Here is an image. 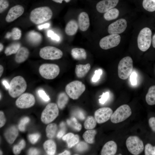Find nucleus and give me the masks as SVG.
Listing matches in <instances>:
<instances>
[{
    "mask_svg": "<svg viewBox=\"0 0 155 155\" xmlns=\"http://www.w3.org/2000/svg\"><path fill=\"white\" fill-rule=\"evenodd\" d=\"M52 16V11L49 7H41L35 8L31 11L30 19L33 23L38 24L49 20Z\"/></svg>",
    "mask_w": 155,
    "mask_h": 155,
    "instance_id": "f257e3e1",
    "label": "nucleus"
},
{
    "mask_svg": "<svg viewBox=\"0 0 155 155\" xmlns=\"http://www.w3.org/2000/svg\"><path fill=\"white\" fill-rule=\"evenodd\" d=\"M27 86L26 82L23 77L19 75L16 76L10 82L8 89L9 94L11 97L16 98L25 91Z\"/></svg>",
    "mask_w": 155,
    "mask_h": 155,
    "instance_id": "f03ea898",
    "label": "nucleus"
},
{
    "mask_svg": "<svg viewBox=\"0 0 155 155\" xmlns=\"http://www.w3.org/2000/svg\"><path fill=\"white\" fill-rule=\"evenodd\" d=\"M85 89V85L81 82L78 80L70 82L65 87V91L67 95L73 100L78 99Z\"/></svg>",
    "mask_w": 155,
    "mask_h": 155,
    "instance_id": "7ed1b4c3",
    "label": "nucleus"
},
{
    "mask_svg": "<svg viewBox=\"0 0 155 155\" xmlns=\"http://www.w3.org/2000/svg\"><path fill=\"white\" fill-rule=\"evenodd\" d=\"M133 61L129 56L125 57L119 61L118 67L119 77L121 79H127L132 72Z\"/></svg>",
    "mask_w": 155,
    "mask_h": 155,
    "instance_id": "20e7f679",
    "label": "nucleus"
},
{
    "mask_svg": "<svg viewBox=\"0 0 155 155\" xmlns=\"http://www.w3.org/2000/svg\"><path fill=\"white\" fill-rule=\"evenodd\" d=\"M152 33L150 29L145 27L140 31L137 38V45L141 51H145L150 46Z\"/></svg>",
    "mask_w": 155,
    "mask_h": 155,
    "instance_id": "39448f33",
    "label": "nucleus"
},
{
    "mask_svg": "<svg viewBox=\"0 0 155 155\" xmlns=\"http://www.w3.org/2000/svg\"><path fill=\"white\" fill-rule=\"evenodd\" d=\"M59 111L57 105L54 103L48 104L42 111L41 117L42 121L45 124H49L58 116Z\"/></svg>",
    "mask_w": 155,
    "mask_h": 155,
    "instance_id": "423d86ee",
    "label": "nucleus"
},
{
    "mask_svg": "<svg viewBox=\"0 0 155 155\" xmlns=\"http://www.w3.org/2000/svg\"><path fill=\"white\" fill-rule=\"evenodd\" d=\"M126 145L129 152L134 155L140 154L144 148L142 141L137 136L129 137L126 140Z\"/></svg>",
    "mask_w": 155,
    "mask_h": 155,
    "instance_id": "0eeeda50",
    "label": "nucleus"
},
{
    "mask_svg": "<svg viewBox=\"0 0 155 155\" xmlns=\"http://www.w3.org/2000/svg\"><path fill=\"white\" fill-rule=\"evenodd\" d=\"M39 71L43 78L46 79L51 80L55 78L58 75L60 69L56 64L44 63L40 66Z\"/></svg>",
    "mask_w": 155,
    "mask_h": 155,
    "instance_id": "6e6552de",
    "label": "nucleus"
},
{
    "mask_svg": "<svg viewBox=\"0 0 155 155\" xmlns=\"http://www.w3.org/2000/svg\"><path fill=\"white\" fill-rule=\"evenodd\" d=\"M131 114V109L128 105H122L113 113L110 119L111 121L114 123L122 122L129 117Z\"/></svg>",
    "mask_w": 155,
    "mask_h": 155,
    "instance_id": "1a4fd4ad",
    "label": "nucleus"
},
{
    "mask_svg": "<svg viewBox=\"0 0 155 155\" xmlns=\"http://www.w3.org/2000/svg\"><path fill=\"white\" fill-rule=\"evenodd\" d=\"M39 55L42 58L46 60H55L60 59L63 53L60 49L54 46H47L40 49Z\"/></svg>",
    "mask_w": 155,
    "mask_h": 155,
    "instance_id": "9d476101",
    "label": "nucleus"
},
{
    "mask_svg": "<svg viewBox=\"0 0 155 155\" xmlns=\"http://www.w3.org/2000/svg\"><path fill=\"white\" fill-rule=\"evenodd\" d=\"M121 36L118 34H110L102 38L99 42V45L102 49H108L119 45L121 41Z\"/></svg>",
    "mask_w": 155,
    "mask_h": 155,
    "instance_id": "9b49d317",
    "label": "nucleus"
},
{
    "mask_svg": "<svg viewBox=\"0 0 155 155\" xmlns=\"http://www.w3.org/2000/svg\"><path fill=\"white\" fill-rule=\"evenodd\" d=\"M34 96L32 94L26 93L22 94L16 102V106L20 108H26L30 107L35 103Z\"/></svg>",
    "mask_w": 155,
    "mask_h": 155,
    "instance_id": "f8f14e48",
    "label": "nucleus"
},
{
    "mask_svg": "<svg viewBox=\"0 0 155 155\" xmlns=\"http://www.w3.org/2000/svg\"><path fill=\"white\" fill-rule=\"evenodd\" d=\"M113 113V111L110 108H101L95 112L94 118L98 123H103L111 119Z\"/></svg>",
    "mask_w": 155,
    "mask_h": 155,
    "instance_id": "ddd939ff",
    "label": "nucleus"
},
{
    "mask_svg": "<svg viewBox=\"0 0 155 155\" xmlns=\"http://www.w3.org/2000/svg\"><path fill=\"white\" fill-rule=\"evenodd\" d=\"M127 27V22L123 18L120 19L110 24L108 29L110 34H120L125 30Z\"/></svg>",
    "mask_w": 155,
    "mask_h": 155,
    "instance_id": "4468645a",
    "label": "nucleus"
},
{
    "mask_svg": "<svg viewBox=\"0 0 155 155\" xmlns=\"http://www.w3.org/2000/svg\"><path fill=\"white\" fill-rule=\"evenodd\" d=\"M24 11V7L20 5H17L11 7L9 10L5 17L7 22H13L22 15Z\"/></svg>",
    "mask_w": 155,
    "mask_h": 155,
    "instance_id": "2eb2a0df",
    "label": "nucleus"
},
{
    "mask_svg": "<svg viewBox=\"0 0 155 155\" xmlns=\"http://www.w3.org/2000/svg\"><path fill=\"white\" fill-rule=\"evenodd\" d=\"M119 0H103L98 2L96 7L97 11L102 13L106 12L115 7Z\"/></svg>",
    "mask_w": 155,
    "mask_h": 155,
    "instance_id": "dca6fc26",
    "label": "nucleus"
},
{
    "mask_svg": "<svg viewBox=\"0 0 155 155\" xmlns=\"http://www.w3.org/2000/svg\"><path fill=\"white\" fill-rule=\"evenodd\" d=\"M117 145L114 141H110L107 142L103 147L101 152L102 155H115L117 151Z\"/></svg>",
    "mask_w": 155,
    "mask_h": 155,
    "instance_id": "f3484780",
    "label": "nucleus"
},
{
    "mask_svg": "<svg viewBox=\"0 0 155 155\" xmlns=\"http://www.w3.org/2000/svg\"><path fill=\"white\" fill-rule=\"evenodd\" d=\"M79 26L80 30L82 31H85L88 28L90 22L88 15L85 12H81L78 17Z\"/></svg>",
    "mask_w": 155,
    "mask_h": 155,
    "instance_id": "a211bd4d",
    "label": "nucleus"
},
{
    "mask_svg": "<svg viewBox=\"0 0 155 155\" xmlns=\"http://www.w3.org/2000/svg\"><path fill=\"white\" fill-rule=\"evenodd\" d=\"M18 134V131L16 127L12 126L6 130L4 135L7 142L9 144H12L15 141Z\"/></svg>",
    "mask_w": 155,
    "mask_h": 155,
    "instance_id": "6ab92c4d",
    "label": "nucleus"
},
{
    "mask_svg": "<svg viewBox=\"0 0 155 155\" xmlns=\"http://www.w3.org/2000/svg\"><path fill=\"white\" fill-rule=\"evenodd\" d=\"M29 52L26 47H22L18 50L15 55V60L18 63L25 61L28 57Z\"/></svg>",
    "mask_w": 155,
    "mask_h": 155,
    "instance_id": "aec40b11",
    "label": "nucleus"
},
{
    "mask_svg": "<svg viewBox=\"0 0 155 155\" xmlns=\"http://www.w3.org/2000/svg\"><path fill=\"white\" fill-rule=\"evenodd\" d=\"M90 68V65L89 63L76 65L75 69V74L78 78H82L88 72Z\"/></svg>",
    "mask_w": 155,
    "mask_h": 155,
    "instance_id": "412c9836",
    "label": "nucleus"
},
{
    "mask_svg": "<svg viewBox=\"0 0 155 155\" xmlns=\"http://www.w3.org/2000/svg\"><path fill=\"white\" fill-rule=\"evenodd\" d=\"M63 140L66 141L67 146L69 148H71L78 143L79 141V137L78 135H74L71 133H68L64 135Z\"/></svg>",
    "mask_w": 155,
    "mask_h": 155,
    "instance_id": "4be33fe9",
    "label": "nucleus"
},
{
    "mask_svg": "<svg viewBox=\"0 0 155 155\" xmlns=\"http://www.w3.org/2000/svg\"><path fill=\"white\" fill-rule=\"evenodd\" d=\"M71 54L74 59L77 60L85 59L87 58V53L85 50L82 48L73 49L71 51Z\"/></svg>",
    "mask_w": 155,
    "mask_h": 155,
    "instance_id": "5701e85b",
    "label": "nucleus"
},
{
    "mask_svg": "<svg viewBox=\"0 0 155 155\" xmlns=\"http://www.w3.org/2000/svg\"><path fill=\"white\" fill-rule=\"evenodd\" d=\"M78 28V25L76 21L74 20H71L66 26L65 32L68 35H73L77 32Z\"/></svg>",
    "mask_w": 155,
    "mask_h": 155,
    "instance_id": "b1692460",
    "label": "nucleus"
},
{
    "mask_svg": "<svg viewBox=\"0 0 155 155\" xmlns=\"http://www.w3.org/2000/svg\"><path fill=\"white\" fill-rule=\"evenodd\" d=\"M44 148L48 155L55 154L56 149V145L55 142L51 140L46 141L43 144Z\"/></svg>",
    "mask_w": 155,
    "mask_h": 155,
    "instance_id": "393cba45",
    "label": "nucleus"
},
{
    "mask_svg": "<svg viewBox=\"0 0 155 155\" xmlns=\"http://www.w3.org/2000/svg\"><path fill=\"white\" fill-rule=\"evenodd\" d=\"M27 38L28 41L34 44H38L42 40V36L40 34L34 31L29 32L27 35Z\"/></svg>",
    "mask_w": 155,
    "mask_h": 155,
    "instance_id": "a878e982",
    "label": "nucleus"
},
{
    "mask_svg": "<svg viewBox=\"0 0 155 155\" xmlns=\"http://www.w3.org/2000/svg\"><path fill=\"white\" fill-rule=\"evenodd\" d=\"M146 100L149 105L155 104V85L150 86L146 96Z\"/></svg>",
    "mask_w": 155,
    "mask_h": 155,
    "instance_id": "bb28decb",
    "label": "nucleus"
},
{
    "mask_svg": "<svg viewBox=\"0 0 155 155\" xmlns=\"http://www.w3.org/2000/svg\"><path fill=\"white\" fill-rule=\"evenodd\" d=\"M96 133L95 130L88 129L85 132L82 137L86 142L92 144L94 142L95 137Z\"/></svg>",
    "mask_w": 155,
    "mask_h": 155,
    "instance_id": "cd10ccee",
    "label": "nucleus"
},
{
    "mask_svg": "<svg viewBox=\"0 0 155 155\" xmlns=\"http://www.w3.org/2000/svg\"><path fill=\"white\" fill-rule=\"evenodd\" d=\"M69 101L67 95L64 92H61L59 95L57 101V106L60 109H63Z\"/></svg>",
    "mask_w": 155,
    "mask_h": 155,
    "instance_id": "c85d7f7f",
    "label": "nucleus"
},
{
    "mask_svg": "<svg viewBox=\"0 0 155 155\" xmlns=\"http://www.w3.org/2000/svg\"><path fill=\"white\" fill-rule=\"evenodd\" d=\"M119 15V11L116 8H112L104 14V17L106 20L110 21L117 18Z\"/></svg>",
    "mask_w": 155,
    "mask_h": 155,
    "instance_id": "c756f323",
    "label": "nucleus"
},
{
    "mask_svg": "<svg viewBox=\"0 0 155 155\" xmlns=\"http://www.w3.org/2000/svg\"><path fill=\"white\" fill-rule=\"evenodd\" d=\"M20 48V44L19 43H14L9 45L6 48L5 53L6 56H9L17 53Z\"/></svg>",
    "mask_w": 155,
    "mask_h": 155,
    "instance_id": "7c9ffc66",
    "label": "nucleus"
},
{
    "mask_svg": "<svg viewBox=\"0 0 155 155\" xmlns=\"http://www.w3.org/2000/svg\"><path fill=\"white\" fill-rule=\"evenodd\" d=\"M57 128V125L55 123L49 124L46 129V136L50 139L53 138L55 135Z\"/></svg>",
    "mask_w": 155,
    "mask_h": 155,
    "instance_id": "2f4dec72",
    "label": "nucleus"
},
{
    "mask_svg": "<svg viewBox=\"0 0 155 155\" xmlns=\"http://www.w3.org/2000/svg\"><path fill=\"white\" fill-rule=\"evenodd\" d=\"M22 33L21 30L18 28L15 27L13 28L11 32H8L6 36V38H9L11 37L13 40H18L21 37Z\"/></svg>",
    "mask_w": 155,
    "mask_h": 155,
    "instance_id": "473e14b6",
    "label": "nucleus"
},
{
    "mask_svg": "<svg viewBox=\"0 0 155 155\" xmlns=\"http://www.w3.org/2000/svg\"><path fill=\"white\" fill-rule=\"evenodd\" d=\"M96 121L94 117L92 116L88 117L84 123L85 128L87 130L92 129L95 127Z\"/></svg>",
    "mask_w": 155,
    "mask_h": 155,
    "instance_id": "72a5a7b5",
    "label": "nucleus"
},
{
    "mask_svg": "<svg viewBox=\"0 0 155 155\" xmlns=\"http://www.w3.org/2000/svg\"><path fill=\"white\" fill-rule=\"evenodd\" d=\"M142 5L146 10L153 12L155 11V0H143Z\"/></svg>",
    "mask_w": 155,
    "mask_h": 155,
    "instance_id": "f704fd0d",
    "label": "nucleus"
},
{
    "mask_svg": "<svg viewBox=\"0 0 155 155\" xmlns=\"http://www.w3.org/2000/svg\"><path fill=\"white\" fill-rule=\"evenodd\" d=\"M67 122L69 126L76 131H80L82 129L81 125L78 122L76 119L74 117L67 120Z\"/></svg>",
    "mask_w": 155,
    "mask_h": 155,
    "instance_id": "c9c22d12",
    "label": "nucleus"
},
{
    "mask_svg": "<svg viewBox=\"0 0 155 155\" xmlns=\"http://www.w3.org/2000/svg\"><path fill=\"white\" fill-rule=\"evenodd\" d=\"M26 144L25 141L23 140H21L18 145L13 147V150L14 154L15 155L19 154L22 150L25 148Z\"/></svg>",
    "mask_w": 155,
    "mask_h": 155,
    "instance_id": "e433bc0d",
    "label": "nucleus"
},
{
    "mask_svg": "<svg viewBox=\"0 0 155 155\" xmlns=\"http://www.w3.org/2000/svg\"><path fill=\"white\" fill-rule=\"evenodd\" d=\"M144 153L145 155H155V146L148 143L145 146Z\"/></svg>",
    "mask_w": 155,
    "mask_h": 155,
    "instance_id": "4c0bfd02",
    "label": "nucleus"
},
{
    "mask_svg": "<svg viewBox=\"0 0 155 155\" xmlns=\"http://www.w3.org/2000/svg\"><path fill=\"white\" fill-rule=\"evenodd\" d=\"M29 118L28 117H24L20 120L18 127V129L20 131H25L26 125L29 122Z\"/></svg>",
    "mask_w": 155,
    "mask_h": 155,
    "instance_id": "58836bf2",
    "label": "nucleus"
},
{
    "mask_svg": "<svg viewBox=\"0 0 155 155\" xmlns=\"http://www.w3.org/2000/svg\"><path fill=\"white\" fill-rule=\"evenodd\" d=\"M76 148L78 151H83L88 149V146L86 143L84 142H81L77 145Z\"/></svg>",
    "mask_w": 155,
    "mask_h": 155,
    "instance_id": "ea45409f",
    "label": "nucleus"
},
{
    "mask_svg": "<svg viewBox=\"0 0 155 155\" xmlns=\"http://www.w3.org/2000/svg\"><path fill=\"white\" fill-rule=\"evenodd\" d=\"M40 136V135L38 133L31 134L29 135L28 138L30 142L34 144L38 141Z\"/></svg>",
    "mask_w": 155,
    "mask_h": 155,
    "instance_id": "a19ab883",
    "label": "nucleus"
},
{
    "mask_svg": "<svg viewBox=\"0 0 155 155\" xmlns=\"http://www.w3.org/2000/svg\"><path fill=\"white\" fill-rule=\"evenodd\" d=\"M9 3L7 0H0V13H2L9 6Z\"/></svg>",
    "mask_w": 155,
    "mask_h": 155,
    "instance_id": "79ce46f5",
    "label": "nucleus"
},
{
    "mask_svg": "<svg viewBox=\"0 0 155 155\" xmlns=\"http://www.w3.org/2000/svg\"><path fill=\"white\" fill-rule=\"evenodd\" d=\"M102 74V71L99 69L95 71L94 74L92 78V81L93 82H96L100 78V77Z\"/></svg>",
    "mask_w": 155,
    "mask_h": 155,
    "instance_id": "37998d69",
    "label": "nucleus"
},
{
    "mask_svg": "<svg viewBox=\"0 0 155 155\" xmlns=\"http://www.w3.org/2000/svg\"><path fill=\"white\" fill-rule=\"evenodd\" d=\"M109 96V94L108 92L103 93L100 96V98L99 99V102L101 104H104L108 99Z\"/></svg>",
    "mask_w": 155,
    "mask_h": 155,
    "instance_id": "c03bdc74",
    "label": "nucleus"
},
{
    "mask_svg": "<svg viewBox=\"0 0 155 155\" xmlns=\"http://www.w3.org/2000/svg\"><path fill=\"white\" fill-rule=\"evenodd\" d=\"M47 35L48 37H50L53 40L57 41H59L60 40L59 36L51 30H49L48 31Z\"/></svg>",
    "mask_w": 155,
    "mask_h": 155,
    "instance_id": "a18cd8bd",
    "label": "nucleus"
},
{
    "mask_svg": "<svg viewBox=\"0 0 155 155\" xmlns=\"http://www.w3.org/2000/svg\"><path fill=\"white\" fill-rule=\"evenodd\" d=\"M39 96L45 101H48L50 100L49 96L47 95L45 92L42 90H40L38 91Z\"/></svg>",
    "mask_w": 155,
    "mask_h": 155,
    "instance_id": "49530a36",
    "label": "nucleus"
},
{
    "mask_svg": "<svg viewBox=\"0 0 155 155\" xmlns=\"http://www.w3.org/2000/svg\"><path fill=\"white\" fill-rule=\"evenodd\" d=\"M137 74L135 72H132L130 75V81L132 85H135L137 84Z\"/></svg>",
    "mask_w": 155,
    "mask_h": 155,
    "instance_id": "de8ad7c7",
    "label": "nucleus"
},
{
    "mask_svg": "<svg viewBox=\"0 0 155 155\" xmlns=\"http://www.w3.org/2000/svg\"><path fill=\"white\" fill-rule=\"evenodd\" d=\"M148 124L152 130L155 132V117L150 118L148 120Z\"/></svg>",
    "mask_w": 155,
    "mask_h": 155,
    "instance_id": "09e8293b",
    "label": "nucleus"
},
{
    "mask_svg": "<svg viewBox=\"0 0 155 155\" xmlns=\"http://www.w3.org/2000/svg\"><path fill=\"white\" fill-rule=\"evenodd\" d=\"M6 122V119L3 112L1 111L0 112V127H1L3 126Z\"/></svg>",
    "mask_w": 155,
    "mask_h": 155,
    "instance_id": "8fccbe9b",
    "label": "nucleus"
},
{
    "mask_svg": "<svg viewBox=\"0 0 155 155\" xmlns=\"http://www.w3.org/2000/svg\"><path fill=\"white\" fill-rule=\"evenodd\" d=\"M61 127L62 129L60 130L57 135V137L58 138H60L63 136L65 132V127Z\"/></svg>",
    "mask_w": 155,
    "mask_h": 155,
    "instance_id": "3c124183",
    "label": "nucleus"
},
{
    "mask_svg": "<svg viewBox=\"0 0 155 155\" xmlns=\"http://www.w3.org/2000/svg\"><path fill=\"white\" fill-rule=\"evenodd\" d=\"M28 154L29 155H38L39 154V151L35 148H32L29 150Z\"/></svg>",
    "mask_w": 155,
    "mask_h": 155,
    "instance_id": "603ef678",
    "label": "nucleus"
},
{
    "mask_svg": "<svg viewBox=\"0 0 155 155\" xmlns=\"http://www.w3.org/2000/svg\"><path fill=\"white\" fill-rule=\"evenodd\" d=\"M76 115L78 118L80 120H83L85 119V116L84 113L81 111H78Z\"/></svg>",
    "mask_w": 155,
    "mask_h": 155,
    "instance_id": "864d4df0",
    "label": "nucleus"
},
{
    "mask_svg": "<svg viewBox=\"0 0 155 155\" xmlns=\"http://www.w3.org/2000/svg\"><path fill=\"white\" fill-rule=\"evenodd\" d=\"M50 26V24L49 23H46L38 26V28L39 29L41 30L44 28H47L49 27Z\"/></svg>",
    "mask_w": 155,
    "mask_h": 155,
    "instance_id": "5fc2aeb1",
    "label": "nucleus"
},
{
    "mask_svg": "<svg viewBox=\"0 0 155 155\" xmlns=\"http://www.w3.org/2000/svg\"><path fill=\"white\" fill-rule=\"evenodd\" d=\"M3 83L7 89H8L9 87V84L5 80H4L3 82Z\"/></svg>",
    "mask_w": 155,
    "mask_h": 155,
    "instance_id": "6e6d98bb",
    "label": "nucleus"
},
{
    "mask_svg": "<svg viewBox=\"0 0 155 155\" xmlns=\"http://www.w3.org/2000/svg\"><path fill=\"white\" fill-rule=\"evenodd\" d=\"M70 152L68 151L65 150L63 152L59 154V155H70Z\"/></svg>",
    "mask_w": 155,
    "mask_h": 155,
    "instance_id": "4d7b16f0",
    "label": "nucleus"
},
{
    "mask_svg": "<svg viewBox=\"0 0 155 155\" xmlns=\"http://www.w3.org/2000/svg\"><path fill=\"white\" fill-rule=\"evenodd\" d=\"M53 1L57 3H62L63 1L64 0L66 2L68 3L70 0H52Z\"/></svg>",
    "mask_w": 155,
    "mask_h": 155,
    "instance_id": "13d9d810",
    "label": "nucleus"
},
{
    "mask_svg": "<svg viewBox=\"0 0 155 155\" xmlns=\"http://www.w3.org/2000/svg\"><path fill=\"white\" fill-rule=\"evenodd\" d=\"M152 42L153 47L155 48V33L153 36Z\"/></svg>",
    "mask_w": 155,
    "mask_h": 155,
    "instance_id": "bf43d9fd",
    "label": "nucleus"
},
{
    "mask_svg": "<svg viewBox=\"0 0 155 155\" xmlns=\"http://www.w3.org/2000/svg\"><path fill=\"white\" fill-rule=\"evenodd\" d=\"M3 67L1 65H0V77H1L2 76L3 71Z\"/></svg>",
    "mask_w": 155,
    "mask_h": 155,
    "instance_id": "052dcab7",
    "label": "nucleus"
},
{
    "mask_svg": "<svg viewBox=\"0 0 155 155\" xmlns=\"http://www.w3.org/2000/svg\"><path fill=\"white\" fill-rule=\"evenodd\" d=\"M3 48V46L1 43H0V51L1 52Z\"/></svg>",
    "mask_w": 155,
    "mask_h": 155,
    "instance_id": "680f3d73",
    "label": "nucleus"
},
{
    "mask_svg": "<svg viewBox=\"0 0 155 155\" xmlns=\"http://www.w3.org/2000/svg\"><path fill=\"white\" fill-rule=\"evenodd\" d=\"M0 155H2V152L1 151H0Z\"/></svg>",
    "mask_w": 155,
    "mask_h": 155,
    "instance_id": "e2e57ef3",
    "label": "nucleus"
}]
</instances>
